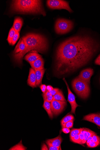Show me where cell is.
<instances>
[{
	"label": "cell",
	"instance_id": "83f0119b",
	"mask_svg": "<svg viewBox=\"0 0 100 150\" xmlns=\"http://www.w3.org/2000/svg\"><path fill=\"white\" fill-rule=\"evenodd\" d=\"M92 141L97 143L99 145L100 144V138L97 136L96 134L92 135Z\"/></svg>",
	"mask_w": 100,
	"mask_h": 150
},
{
	"label": "cell",
	"instance_id": "603a6c76",
	"mask_svg": "<svg viewBox=\"0 0 100 150\" xmlns=\"http://www.w3.org/2000/svg\"><path fill=\"white\" fill-rule=\"evenodd\" d=\"M16 31L14 29L13 27H12L10 29L8 37L7 39L8 42L10 45H11L12 39L16 33Z\"/></svg>",
	"mask_w": 100,
	"mask_h": 150
},
{
	"label": "cell",
	"instance_id": "d6a6232c",
	"mask_svg": "<svg viewBox=\"0 0 100 150\" xmlns=\"http://www.w3.org/2000/svg\"><path fill=\"white\" fill-rule=\"evenodd\" d=\"M49 150H61V147H56L48 145Z\"/></svg>",
	"mask_w": 100,
	"mask_h": 150
},
{
	"label": "cell",
	"instance_id": "6da1fadb",
	"mask_svg": "<svg viewBox=\"0 0 100 150\" xmlns=\"http://www.w3.org/2000/svg\"><path fill=\"white\" fill-rule=\"evenodd\" d=\"M99 47V44L88 35H78L65 40L56 51V73L63 75L87 64Z\"/></svg>",
	"mask_w": 100,
	"mask_h": 150
},
{
	"label": "cell",
	"instance_id": "60d3db41",
	"mask_svg": "<svg viewBox=\"0 0 100 150\" xmlns=\"http://www.w3.org/2000/svg\"><path fill=\"white\" fill-rule=\"evenodd\" d=\"M98 114H99V115L100 116V113H99Z\"/></svg>",
	"mask_w": 100,
	"mask_h": 150
},
{
	"label": "cell",
	"instance_id": "9c48e42d",
	"mask_svg": "<svg viewBox=\"0 0 100 150\" xmlns=\"http://www.w3.org/2000/svg\"><path fill=\"white\" fill-rule=\"evenodd\" d=\"M93 74V70L91 68H89L82 71L78 77L89 84L91 77Z\"/></svg>",
	"mask_w": 100,
	"mask_h": 150
},
{
	"label": "cell",
	"instance_id": "d6986e66",
	"mask_svg": "<svg viewBox=\"0 0 100 150\" xmlns=\"http://www.w3.org/2000/svg\"><path fill=\"white\" fill-rule=\"evenodd\" d=\"M82 132L84 138V144L87 142V139L90 136L96 134L95 132L87 128H82Z\"/></svg>",
	"mask_w": 100,
	"mask_h": 150
},
{
	"label": "cell",
	"instance_id": "ac0fdd59",
	"mask_svg": "<svg viewBox=\"0 0 100 150\" xmlns=\"http://www.w3.org/2000/svg\"><path fill=\"white\" fill-rule=\"evenodd\" d=\"M43 107L47 112L50 118L52 119L53 115L51 110V103L46 101H44Z\"/></svg>",
	"mask_w": 100,
	"mask_h": 150
},
{
	"label": "cell",
	"instance_id": "ffe728a7",
	"mask_svg": "<svg viewBox=\"0 0 100 150\" xmlns=\"http://www.w3.org/2000/svg\"><path fill=\"white\" fill-rule=\"evenodd\" d=\"M74 119V117L71 115H69L65 117L61 120V124L62 128H65V125L68 122Z\"/></svg>",
	"mask_w": 100,
	"mask_h": 150
},
{
	"label": "cell",
	"instance_id": "9a60e30c",
	"mask_svg": "<svg viewBox=\"0 0 100 150\" xmlns=\"http://www.w3.org/2000/svg\"><path fill=\"white\" fill-rule=\"evenodd\" d=\"M34 70L35 71L36 79V86L38 87L41 84L42 79L45 71V69H44L42 70Z\"/></svg>",
	"mask_w": 100,
	"mask_h": 150
},
{
	"label": "cell",
	"instance_id": "ab89813d",
	"mask_svg": "<svg viewBox=\"0 0 100 150\" xmlns=\"http://www.w3.org/2000/svg\"><path fill=\"white\" fill-rule=\"evenodd\" d=\"M41 87H42L43 88H45V89L47 90V86L45 85H42L40 86Z\"/></svg>",
	"mask_w": 100,
	"mask_h": 150
},
{
	"label": "cell",
	"instance_id": "7402d4cb",
	"mask_svg": "<svg viewBox=\"0 0 100 150\" xmlns=\"http://www.w3.org/2000/svg\"><path fill=\"white\" fill-rule=\"evenodd\" d=\"M42 96L44 101H46L50 103H51L53 99V96L48 91H47L45 93H43Z\"/></svg>",
	"mask_w": 100,
	"mask_h": 150
},
{
	"label": "cell",
	"instance_id": "e575fe53",
	"mask_svg": "<svg viewBox=\"0 0 100 150\" xmlns=\"http://www.w3.org/2000/svg\"><path fill=\"white\" fill-rule=\"evenodd\" d=\"M62 132L65 134H68L70 132V130L67 128H64L62 129Z\"/></svg>",
	"mask_w": 100,
	"mask_h": 150
},
{
	"label": "cell",
	"instance_id": "2e32d148",
	"mask_svg": "<svg viewBox=\"0 0 100 150\" xmlns=\"http://www.w3.org/2000/svg\"><path fill=\"white\" fill-rule=\"evenodd\" d=\"M26 45L22 38L20 40L13 52V54H16L24 51L26 48Z\"/></svg>",
	"mask_w": 100,
	"mask_h": 150
},
{
	"label": "cell",
	"instance_id": "30bf717a",
	"mask_svg": "<svg viewBox=\"0 0 100 150\" xmlns=\"http://www.w3.org/2000/svg\"><path fill=\"white\" fill-rule=\"evenodd\" d=\"M28 85L33 88H36V79L35 74V71L33 68H31L30 70L29 75L27 80Z\"/></svg>",
	"mask_w": 100,
	"mask_h": 150
},
{
	"label": "cell",
	"instance_id": "74e56055",
	"mask_svg": "<svg viewBox=\"0 0 100 150\" xmlns=\"http://www.w3.org/2000/svg\"><path fill=\"white\" fill-rule=\"evenodd\" d=\"M53 89L52 87L51 86H47V90L49 91L52 90Z\"/></svg>",
	"mask_w": 100,
	"mask_h": 150
},
{
	"label": "cell",
	"instance_id": "4316f807",
	"mask_svg": "<svg viewBox=\"0 0 100 150\" xmlns=\"http://www.w3.org/2000/svg\"><path fill=\"white\" fill-rule=\"evenodd\" d=\"M70 140L72 142L80 144L79 134L75 135L73 138L70 139Z\"/></svg>",
	"mask_w": 100,
	"mask_h": 150
},
{
	"label": "cell",
	"instance_id": "4dcf8cb0",
	"mask_svg": "<svg viewBox=\"0 0 100 150\" xmlns=\"http://www.w3.org/2000/svg\"><path fill=\"white\" fill-rule=\"evenodd\" d=\"M87 145L89 147L91 148L95 147L99 145L96 142H95L92 141L90 142Z\"/></svg>",
	"mask_w": 100,
	"mask_h": 150
},
{
	"label": "cell",
	"instance_id": "5b68a950",
	"mask_svg": "<svg viewBox=\"0 0 100 150\" xmlns=\"http://www.w3.org/2000/svg\"><path fill=\"white\" fill-rule=\"evenodd\" d=\"M73 26L74 23L72 21L59 18L56 21L55 30L57 33L63 34L70 31L73 28Z\"/></svg>",
	"mask_w": 100,
	"mask_h": 150
},
{
	"label": "cell",
	"instance_id": "f546056e",
	"mask_svg": "<svg viewBox=\"0 0 100 150\" xmlns=\"http://www.w3.org/2000/svg\"><path fill=\"white\" fill-rule=\"evenodd\" d=\"M79 139L80 141V144H84V136L82 132V129L79 134Z\"/></svg>",
	"mask_w": 100,
	"mask_h": 150
},
{
	"label": "cell",
	"instance_id": "5bb4252c",
	"mask_svg": "<svg viewBox=\"0 0 100 150\" xmlns=\"http://www.w3.org/2000/svg\"><path fill=\"white\" fill-rule=\"evenodd\" d=\"M62 141L61 136L60 135L55 138L47 140L46 141L47 144L48 145L56 147H61Z\"/></svg>",
	"mask_w": 100,
	"mask_h": 150
},
{
	"label": "cell",
	"instance_id": "d590c367",
	"mask_svg": "<svg viewBox=\"0 0 100 150\" xmlns=\"http://www.w3.org/2000/svg\"><path fill=\"white\" fill-rule=\"evenodd\" d=\"M41 150H48V148L47 146V145L45 144H43L41 148Z\"/></svg>",
	"mask_w": 100,
	"mask_h": 150
},
{
	"label": "cell",
	"instance_id": "8fae6325",
	"mask_svg": "<svg viewBox=\"0 0 100 150\" xmlns=\"http://www.w3.org/2000/svg\"><path fill=\"white\" fill-rule=\"evenodd\" d=\"M83 120L93 122L100 127V116L98 114H92L85 116Z\"/></svg>",
	"mask_w": 100,
	"mask_h": 150
},
{
	"label": "cell",
	"instance_id": "484cf974",
	"mask_svg": "<svg viewBox=\"0 0 100 150\" xmlns=\"http://www.w3.org/2000/svg\"><path fill=\"white\" fill-rule=\"evenodd\" d=\"M20 37L19 32H16L15 35H14L12 40L11 45L12 46L15 45L17 41Z\"/></svg>",
	"mask_w": 100,
	"mask_h": 150
},
{
	"label": "cell",
	"instance_id": "cb8c5ba5",
	"mask_svg": "<svg viewBox=\"0 0 100 150\" xmlns=\"http://www.w3.org/2000/svg\"><path fill=\"white\" fill-rule=\"evenodd\" d=\"M26 148L23 145L21 141L19 143L11 148L9 150H26Z\"/></svg>",
	"mask_w": 100,
	"mask_h": 150
},
{
	"label": "cell",
	"instance_id": "3957f363",
	"mask_svg": "<svg viewBox=\"0 0 100 150\" xmlns=\"http://www.w3.org/2000/svg\"><path fill=\"white\" fill-rule=\"evenodd\" d=\"M13 11L19 13H39L44 16L46 13L43 7L42 1L37 0L13 1L11 5Z\"/></svg>",
	"mask_w": 100,
	"mask_h": 150
},
{
	"label": "cell",
	"instance_id": "e0dca14e",
	"mask_svg": "<svg viewBox=\"0 0 100 150\" xmlns=\"http://www.w3.org/2000/svg\"><path fill=\"white\" fill-rule=\"evenodd\" d=\"M23 20L20 17L16 18L14 20L13 27L16 32H19L23 24Z\"/></svg>",
	"mask_w": 100,
	"mask_h": 150
},
{
	"label": "cell",
	"instance_id": "f35d334b",
	"mask_svg": "<svg viewBox=\"0 0 100 150\" xmlns=\"http://www.w3.org/2000/svg\"><path fill=\"white\" fill-rule=\"evenodd\" d=\"M40 88L41 90V91L42 92L44 93L46 92V91H47V90L45 89V88H43L42 87H41V86H40Z\"/></svg>",
	"mask_w": 100,
	"mask_h": 150
},
{
	"label": "cell",
	"instance_id": "f1b7e54d",
	"mask_svg": "<svg viewBox=\"0 0 100 150\" xmlns=\"http://www.w3.org/2000/svg\"><path fill=\"white\" fill-rule=\"evenodd\" d=\"M74 122V120H72L67 122L65 125V127L69 129L72 128L73 126Z\"/></svg>",
	"mask_w": 100,
	"mask_h": 150
},
{
	"label": "cell",
	"instance_id": "8d00e7d4",
	"mask_svg": "<svg viewBox=\"0 0 100 150\" xmlns=\"http://www.w3.org/2000/svg\"><path fill=\"white\" fill-rule=\"evenodd\" d=\"M92 135L90 136L87 142V144H88L90 142L92 141Z\"/></svg>",
	"mask_w": 100,
	"mask_h": 150
},
{
	"label": "cell",
	"instance_id": "52a82bcc",
	"mask_svg": "<svg viewBox=\"0 0 100 150\" xmlns=\"http://www.w3.org/2000/svg\"><path fill=\"white\" fill-rule=\"evenodd\" d=\"M52 112L54 116H57L64 110L67 105L65 101H61L54 99L51 102Z\"/></svg>",
	"mask_w": 100,
	"mask_h": 150
},
{
	"label": "cell",
	"instance_id": "8992f818",
	"mask_svg": "<svg viewBox=\"0 0 100 150\" xmlns=\"http://www.w3.org/2000/svg\"><path fill=\"white\" fill-rule=\"evenodd\" d=\"M48 7L52 9H65L67 10L70 12H72L73 11L69 6V3L64 1L59 0H49L47 1Z\"/></svg>",
	"mask_w": 100,
	"mask_h": 150
},
{
	"label": "cell",
	"instance_id": "44dd1931",
	"mask_svg": "<svg viewBox=\"0 0 100 150\" xmlns=\"http://www.w3.org/2000/svg\"><path fill=\"white\" fill-rule=\"evenodd\" d=\"M53 97V99L54 100L61 101L66 102L63 93L60 90Z\"/></svg>",
	"mask_w": 100,
	"mask_h": 150
},
{
	"label": "cell",
	"instance_id": "d4e9b609",
	"mask_svg": "<svg viewBox=\"0 0 100 150\" xmlns=\"http://www.w3.org/2000/svg\"><path fill=\"white\" fill-rule=\"evenodd\" d=\"M82 129V128L74 129L71 130L70 134V139L73 138L76 135L79 134Z\"/></svg>",
	"mask_w": 100,
	"mask_h": 150
},
{
	"label": "cell",
	"instance_id": "1f68e13d",
	"mask_svg": "<svg viewBox=\"0 0 100 150\" xmlns=\"http://www.w3.org/2000/svg\"><path fill=\"white\" fill-rule=\"evenodd\" d=\"M60 90L58 88H53V89L49 91L51 94L53 96H54V95L57 93Z\"/></svg>",
	"mask_w": 100,
	"mask_h": 150
},
{
	"label": "cell",
	"instance_id": "836d02e7",
	"mask_svg": "<svg viewBox=\"0 0 100 150\" xmlns=\"http://www.w3.org/2000/svg\"><path fill=\"white\" fill-rule=\"evenodd\" d=\"M95 63L96 65L100 66V54L95 60Z\"/></svg>",
	"mask_w": 100,
	"mask_h": 150
},
{
	"label": "cell",
	"instance_id": "ba28073f",
	"mask_svg": "<svg viewBox=\"0 0 100 150\" xmlns=\"http://www.w3.org/2000/svg\"><path fill=\"white\" fill-rule=\"evenodd\" d=\"M63 80L65 81L68 90V95L67 101L70 103L71 105V113L75 114L76 109L79 105L76 103L75 95L70 91L65 79V78H64Z\"/></svg>",
	"mask_w": 100,
	"mask_h": 150
},
{
	"label": "cell",
	"instance_id": "4fadbf2b",
	"mask_svg": "<svg viewBox=\"0 0 100 150\" xmlns=\"http://www.w3.org/2000/svg\"><path fill=\"white\" fill-rule=\"evenodd\" d=\"M29 63L33 69H34L42 70L44 69V62L41 57L35 61Z\"/></svg>",
	"mask_w": 100,
	"mask_h": 150
},
{
	"label": "cell",
	"instance_id": "7a4b0ae2",
	"mask_svg": "<svg viewBox=\"0 0 100 150\" xmlns=\"http://www.w3.org/2000/svg\"><path fill=\"white\" fill-rule=\"evenodd\" d=\"M26 44V48L24 51L13 54L14 59L18 63L21 64L25 54L32 50L43 53L48 49V44L47 39L43 36L34 33H29L22 38Z\"/></svg>",
	"mask_w": 100,
	"mask_h": 150
},
{
	"label": "cell",
	"instance_id": "277c9868",
	"mask_svg": "<svg viewBox=\"0 0 100 150\" xmlns=\"http://www.w3.org/2000/svg\"><path fill=\"white\" fill-rule=\"evenodd\" d=\"M73 88L77 94L81 98H87L90 94L89 84L77 77L72 82Z\"/></svg>",
	"mask_w": 100,
	"mask_h": 150
},
{
	"label": "cell",
	"instance_id": "7c38bea8",
	"mask_svg": "<svg viewBox=\"0 0 100 150\" xmlns=\"http://www.w3.org/2000/svg\"><path fill=\"white\" fill-rule=\"evenodd\" d=\"M41 57L36 51H32L29 53L26 54L24 59L29 63L33 62Z\"/></svg>",
	"mask_w": 100,
	"mask_h": 150
}]
</instances>
